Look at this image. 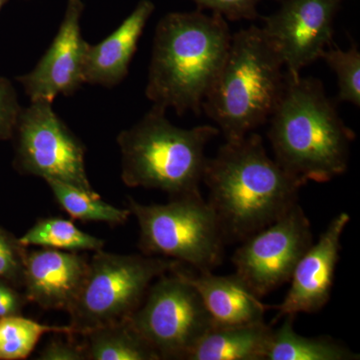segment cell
I'll return each instance as SVG.
<instances>
[{
  "instance_id": "29",
  "label": "cell",
  "mask_w": 360,
  "mask_h": 360,
  "mask_svg": "<svg viewBox=\"0 0 360 360\" xmlns=\"http://www.w3.org/2000/svg\"><path fill=\"white\" fill-rule=\"evenodd\" d=\"M7 2H8V0H0V11H1L2 7L6 6Z\"/></svg>"
},
{
  "instance_id": "22",
  "label": "cell",
  "mask_w": 360,
  "mask_h": 360,
  "mask_svg": "<svg viewBox=\"0 0 360 360\" xmlns=\"http://www.w3.org/2000/svg\"><path fill=\"white\" fill-rule=\"evenodd\" d=\"M47 333L73 335L70 326H47L21 315L0 319V360L27 359ZM75 336V335H73Z\"/></svg>"
},
{
  "instance_id": "5",
  "label": "cell",
  "mask_w": 360,
  "mask_h": 360,
  "mask_svg": "<svg viewBox=\"0 0 360 360\" xmlns=\"http://www.w3.org/2000/svg\"><path fill=\"white\" fill-rule=\"evenodd\" d=\"M155 105L117 135L122 180L129 187L165 191L170 198L200 193L208 142L220 134L213 125L180 129Z\"/></svg>"
},
{
  "instance_id": "7",
  "label": "cell",
  "mask_w": 360,
  "mask_h": 360,
  "mask_svg": "<svg viewBox=\"0 0 360 360\" xmlns=\"http://www.w3.org/2000/svg\"><path fill=\"white\" fill-rule=\"evenodd\" d=\"M179 265L167 257L96 251L82 290L68 310L73 335L129 319L153 281Z\"/></svg>"
},
{
  "instance_id": "12",
  "label": "cell",
  "mask_w": 360,
  "mask_h": 360,
  "mask_svg": "<svg viewBox=\"0 0 360 360\" xmlns=\"http://www.w3.org/2000/svg\"><path fill=\"white\" fill-rule=\"evenodd\" d=\"M82 0H68L58 32L34 68L16 78L30 101H49L58 96H71L84 79V56L86 41L82 34Z\"/></svg>"
},
{
  "instance_id": "16",
  "label": "cell",
  "mask_w": 360,
  "mask_h": 360,
  "mask_svg": "<svg viewBox=\"0 0 360 360\" xmlns=\"http://www.w3.org/2000/svg\"><path fill=\"white\" fill-rule=\"evenodd\" d=\"M184 274L200 293L214 326H245L264 321L265 312L270 307L238 274L215 276L212 271L198 274L184 271Z\"/></svg>"
},
{
  "instance_id": "24",
  "label": "cell",
  "mask_w": 360,
  "mask_h": 360,
  "mask_svg": "<svg viewBox=\"0 0 360 360\" xmlns=\"http://www.w3.org/2000/svg\"><path fill=\"white\" fill-rule=\"evenodd\" d=\"M26 253L18 238L0 227V279L23 286Z\"/></svg>"
},
{
  "instance_id": "21",
  "label": "cell",
  "mask_w": 360,
  "mask_h": 360,
  "mask_svg": "<svg viewBox=\"0 0 360 360\" xmlns=\"http://www.w3.org/2000/svg\"><path fill=\"white\" fill-rule=\"evenodd\" d=\"M25 248L40 246L70 252L103 250L104 241L91 234L80 231L72 220L63 217H44L18 238Z\"/></svg>"
},
{
  "instance_id": "11",
  "label": "cell",
  "mask_w": 360,
  "mask_h": 360,
  "mask_svg": "<svg viewBox=\"0 0 360 360\" xmlns=\"http://www.w3.org/2000/svg\"><path fill=\"white\" fill-rule=\"evenodd\" d=\"M343 0H283L264 18L265 37L283 60L286 73L298 77L333 42L336 13Z\"/></svg>"
},
{
  "instance_id": "2",
  "label": "cell",
  "mask_w": 360,
  "mask_h": 360,
  "mask_svg": "<svg viewBox=\"0 0 360 360\" xmlns=\"http://www.w3.org/2000/svg\"><path fill=\"white\" fill-rule=\"evenodd\" d=\"M231 32L219 14L170 13L155 28L146 96L177 115H200L203 101L224 65Z\"/></svg>"
},
{
  "instance_id": "14",
  "label": "cell",
  "mask_w": 360,
  "mask_h": 360,
  "mask_svg": "<svg viewBox=\"0 0 360 360\" xmlns=\"http://www.w3.org/2000/svg\"><path fill=\"white\" fill-rule=\"evenodd\" d=\"M89 262L79 252L27 250L23 276L26 300L44 309L68 311L82 290Z\"/></svg>"
},
{
  "instance_id": "15",
  "label": "cell",
  "mask_w": 360,
  "mask_h": 360,
  "mask_svg": "<svg viewBox=\"0 0 360 360\" xmlns=\"http://www.w3.org/2000/svg\"><path fill=\"white\" fill-rule=\"evenodd\" d=\"M150 0H141L122 25L103 41H86L84 56V84L116 86L129 75L130 63L144 27L155 11Z\"/></svg>"
},
{
  "instance_id": "25",
  "label": "cell",
  "mask_w": 360,
  "mask_h": 360,
  "mask_svg": "<svg viewBox=\"0 0 360 360\" xmlns=\"http://www.w3.org/2000/svg\"><path fill=\"white\" fill-rule=\"evenodd\" d=\"M200 11L210 9L225 20H252L257 18V4L260 0H191Z\"/></svg>"
},
{
  "instance_id": "6",
  "label": "cell",
  "mask_w": 360,
  "mask_h": 360,
  "mask_svg": "<svg viewBox=\"0 0 360 360\" xmlns=\"http://www.w3.org/2000/svg\"><path fill=\"white\" fill-rule=\"evenodd\" d=\"M139 225V250L148 257L186 262L198 272L221 264L226 245L212 208L201 193L170 198L165 205H141L129 198Z\"/></svg>"
},
{
  "instance_id": "18",
  "label": "cell",
  "mask_w": 360,
  "mask_h": 360,
  "mask_svg": "<svg viewBox=\"0 0 360 360\" xmlns=\"http://www.w3.org/2000/svg\"><path fill=\"white\" fill-rule=\"evenodd\" d=\"M82 336L86 360H160L130 317L91 329Z\"/></svg>"
},
{
  "instance_id": "3",
  "label": "cell",
  "mask_w": 360,
  "mask_h": 360,
  "mask_svg": "<svg viewBox=\"0 0 360 360\" xmlns=\"http://www.w3.org/2000/svg\"><path fill=\"white\" fill-rule=\"evenodd\" d=\"M274 160L302 180L328 182L345 174L355 134L341 120L321 80L292 77L269 117Z\"/></svg>"
},
{
  "instance_id": "27",
  "label": "cell",
  "mask_w": 360,
  "mask_h": 360,
  "mask_svg": "<svg viewBox=\"0 0 360 360\" xmlns=\"http://www.w3.org/2000/svg\"><path fill=\"white\" fill-rule=\"evenodd\" d=\"M73 335L68 340L54 338L40 350L37 359L39 360H86L84 345L73 340Z\"/></svg>"
},
{
  "instance_id": "10",
  "label": "cell",
  "mask_w": 360,
  "mask_h": 360,
  "mask_svg": "<svg viewBox=\"0 0 360 360\" xmlns=\"http://www.w3.org/2000/svg\"><path fill=\"white\" fill-rule=\"evenodd\" d=\"M241 243L232 257L236 274L262 298L290 281L298 260L314 243L311 225L297 202Z\"/></svg>"
},
{
  "instance_id": "9",
  "label": "cell",
  "mask_w": 360,
  "mask_h": 360,
  "mask_svg": "<svg viewBox=\"0 0 360 360\" xmlns=\"http://www.w3.org/2000/svg\"><path fill=\"white\" fill-rule=\"evenodd\" d=\"M11 139L20 174L94 191L85 168L84 144L54 111L52 101H33L21 108Z\"/></svg>"
},
{
  "instance_id": "23",
  "label": "cell",
  "mask_w": 360,
  "mask_h": 360,
  "mask_svg": "<svg viewBox=\"0 0 360 360\" xmlns=\"http://www.w3.org/2000/svg\"><path fill=\"white\" fill-rule=\"evenodd\" d=\"M321 58L335 71L338 77V101L350 103L359 108L360 51L357 44L354 42L347 51L329 46L321 54Z\"/></svg>"
},
{
  "instance_id": "20",
  "label": "cell",
  "mask_w": 360,
  "mask_h": 360,
  "mask_svg": "<svg viewBox=\"0 0 360 360\" xmlns=\"http://www.w3.org/2000/svg\"><path fill=\"white\" fill-rule=\"evenodd\" d=\"M58 205L72 219L82 222H103L111 226L129 220V208H118L104 202L96 191H87L58 180H45Z\"/></svg>"
},
{
  "instance_id": "28",
  "label": "cell",
  "mask_w": 360,
  "mask_h": 360,
  "mask_svg": "<svg viewBox=\"0 0 360 360\" xmlns=\"http://www.w3.org/2000/svg\"><path fill=\"white\" fill-rule=\"evenodd\" d=\"M15 288L8 281L0 279V319L21 315L26 298Z\"/></svg>"
},
{
  "instance_id": "26",
  "label": "cell",
  "mask_w": 360,
  "mask_h": 360,
  "mask_svg": "<svg viewBox=\"0 0 360 360\" xmlns=\"http://www.w3.org/2000/svg\"><path fill=\"white\" fill-rule=\"evenodd\" d=\"M21 108L13 84L0 77V141L13 137Z\"/></svg>"
},
{
  "instance_id": "19",
  "label": "cell",
  "mask_w": 360,
  "mask_h": 360,
  "mask_svg": "<svg viewBox=\"0 0 360 360\" xmlns=\"http://www.w3.org/2000/svg\"><path fill=\"white\" fill-rule=\"evenodd\" d=\"M295 317L272 330L265 360H356L359 355L329 336L305 338L293 328Z\"/></svg>"
},
{
  "instance_id": "4",
  "label": "cell",
  "mask_w": 360,
  "mask_h": 360,
  "mask_svg": "<svg viewBox=\"0 0 360 360\" xmlns=\"http://www.w3.org/2000/svg\"><path fill=\"white\" fill-rule=\"evenodd\" d=\"M283 68L262 27L251 25L232 34L224 65L201 106L226 141L269 122L285 85Z\"/></svg>"
},
{
  "instance_id": "8",
  "label": "cell",
  "mask_w": 360,
  "mask_h": 360,
  "mask_svg": "<svg viewBox=\"0 0 360 360\" xmlns=\"http://www.w3.org/2000/svg\"><path fill=\"white\" fill-rule=\"evenodd\" d=\"M130 319L160 359H186L214 326L200 293L180 265L158 277Z\"/></svg>"
},
{
  "instance_id": "1",
  "label": "cell",
  "mask_w": 360,
  "mask_h": 360,
  "mask_svg": "<svg viewBox=\"0 0 360 360\" xmlns=\"http://www.w3.org/2000/svg\"><path fill=\"white\" fill-rule=\"evenodd\" d=\"M202 181L226 245L243 243L281 219L307 184L270 158L255 132L225 142L206 158Z\"/></svg>"
},
{
  "instance_id": "13",
  "label": "cell",
  "mask_w": 360,
  "mask_h": 360,
  "mask_svg": "<svg viewBox=\"0 0 360 360\" xmlns=\"http://www.w3.org/2000/svg\"><path fill=\"white\" fill-rule=\"evenodd\" d=\"M349 214L341 212L331 219L316 243L298 260L291 276L290 288L283 302L276 305V322L298 314H315L326 307L331 296L336 265L340 260L341 238L349 224Z\"/></svg>"
},
{
  "instance_id": "17",
  "label": "cell",
  "mask_w": 360,
  "mask_h": 360,
  "mask_svg": "<svg viewBox=\"0 0 360 360\" xmlns=\"http://www.w3.org/2000/svg\"><path fill=\"white\" fill-rule=\"evenodd\" d=\"M274 328L264 321L214 326L194 345L187 360H265Z\"/></svg>"
}]
</instances>
